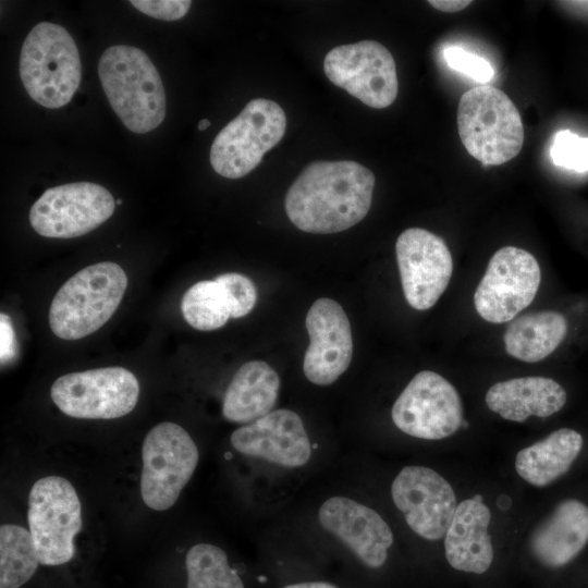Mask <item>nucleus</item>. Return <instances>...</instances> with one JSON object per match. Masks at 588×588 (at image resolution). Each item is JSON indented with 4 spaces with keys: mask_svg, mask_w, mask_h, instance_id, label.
Masks as SVG:
<instances>
[{
    "mask_svg": "<svg viewBox=\"0 0 588 588\" xmlns=\"http://www.w3.org/2000/svg\"><path fill=\"white\" fill-rule=\"evenodd\" d=\"M373 187V173L356 161H315L306 166L290 186L284 207L297 229L308 233H336L366 217Z\"/></svg>",
    "mask_w": 588,
    "mask_h": 588,
    "instance_id": "f257e3e1",
    "label": "nucleus"
},
{
    "mask_svg": "<svg viewBox=\"0 0 588 588\" xmlns=\"http://www.w3.org/2000/svg\"><path fill=\"white\" fill-rule=\"evenodd\" d=\"M98 75L110 106L124 126L137 134L158 127L166 117V93L149 57L139 48H107Z\"/></svg>",
    "mask_w": 588,
    "mask_h": 588,
    "instance_id": "f03ea898",
    "label": "nucleus"
},
{
    "mask_svg": "<svg viewBox=\"0 0 588 588\" xmlns=\"http://www.w3.org/2000/svg\"><path fill=\"white\" fill-rule=\"evenodd\" d=\"M127 287L125 271L111 261L85 267L56 293L49 326L56 336L78 340L101 328L119 307Z\"/></svg>",
    "mask_w": 588,
    "mask_h": 588,
    "instance_id": "7ed1b4c3",
    "label": "nucleus"
},
{
    "mask_svg": "<svg viewBox=\"0 0 588 588\" xmlns=\"http://www.w3.org/2000/svg\"><path fill=\"white\" fill-rule=\"evenodd\" d=\"M20 76L27 94L42 107L69 103L82 78L79 52L69 32L50 22L34 26L22 45Z\"/></svg>",
    "mask_w": 588,
    "mask_h": 588,
    "instance_id": "20e7f679",
    "label": "nucleus"
},
{
    "mask_svg": "<svg viewBox=\"0 0 588 588\" xmlns=\"http://www.w3.org/2000/svg\"><path fill=\"white\" fill-rule=\"evenodd\" d=\"M457 127L467 152L485 166H499L518 155L524 126L518 109L501 89L480 85L458 102Z\"/></svg>",
    "mask_w": 588,
    "mask_h": 588,
    "instance_id": "39448f33",
    "label": "nucleus"
},
{
    "mask_svg": "<svg viewBox=\"0 0 588 588\" xmlns=\"http://www.w3.org/2000/svg\"><path fill=\"white\" fill-rule=\"evenodd\" d=\"M285 130L286 117L277 102L250 100L215 137L210 148L212 169L226 179L245 176L283 138Z\"/></svg>",
    "mask_w": 588,
    "mask_h": 588,
    "instance_id": "423d86ee",
    "label": "nucleus"
},
{
    "mask_svg": "<svg viewBox=\"0 0 588 588\" xmlns=\"http://www.w3.org/2000/svg\"><path fill=\"white\" fill-rule=\"evenodd\" d=\"M27 519L40 564L57 566L73 559L83 519L78 495L68 479H38L28 495Z\"/></svg>",
    "mask_w": 588,
    "mask_h": 588,
    "instance_id": "0eeeda50",
    "label": "nucleus"
},
{
    "mask_svg": "<svg viewBox=\"0 0 588 588\" xmlns=\"http://www.w3.org/2000/svg\"><path fill=\"white\" fill-rule=\"evenodd\" d=\"M140 494L155 511L173 506L198 464V449L177 424L160 422L149 430L142 445Z\"/></svg>",
    "mask_w": 588,
    "mask_h": 588,
    "instance_id": "6e6552de",
    "label": "nucleus"
},
{
    "mask_svg": "<svg viewBox=\"0 0 588 588\" xmlns=\"http://www.w3.org/2000/svg\"><path fill=\"white\" fill-rule=\"evenodd\" d=\"M50 396L65 415L82 419H113L131 413L137 404L139 383L123 367L70 372L51 385Z\"/></svg>",
    "mask_w": 588,
    "mask_h": 588,
    "instance_id": "1a4fd4ad",
    "label": "nucleus"
},
{
    "mask_svg": "<svg viewBox=\"0 0 588 588\" xmlns=\"http://www.w3.org/2000/svg\"><path fill=\"white\" fill-rule=\"evenodd\" d=\"M115 208L111 193L91 182H75L46 189L29 210L32 228L51 238L78 237L97 229Z\"/></svg>",
    "mask_w": 588,
    "mask_h": 588,
    "instance_id": "9d476101",
    "label": "nucleus"
},
{
    "mask_svg": "<svg viewBox=\"0 0 588 588\" xmlns=\"http://www.w3.org/2000/svg\"><path fill=\"white\" fill-rule=\"evenodd\" d=\"M541 281L536 258L523 248L505 246L489 260L474 295L485 320L502 323L514 319L534 301Z\"/></svg>",
    "mask_w": 588,
    "mask_h": 588,
    "instance_id": "9b49d317",
    "label": "nucleus"
},
{
    "mask_svg": "<svg viewBox=\"0 0 588 588\" xmlns=\"http://www.w3.org/2000/svg\"><path fill=\"white\" fill-rule=\"evenodd\" d=\"M391 417L402 432L425 440L448 438L464 420L456 389L430 370L414 376L394 402Z\"/></svg>",
    "mask_w": 588,
    "mask_h": 588,
    "instance_id": "f8f14e48",
    "label": "nucleus"
},
{
    "mask_svg": "<svg viewBox=\"0 0 588 588\" xmlns=\"http://www.w3.org/2000/svg\"><path fill=\"white\" fill-rule=\"evenodd\" d=\"M323 71L335 86L368 107L387 108L397 96L394 58L376 40L334 47L324 58Z\"/></svg>",
    "mask_w": 588,
    "mask_h": 588,
    "instance_id": "ddd939ff",
    "label": "nucleus"
},
{
    "mask_svg": "<svg viewBox=\"0 0 588 588\" xmlns=\"http://www.w3.org/2000/svg\"><path fill=\"white\" fill-rule=\"evenodd\" d=\"M395 253L405 299L417 310L431 308L453 272L445 242L428 230L409 228L397 237Z\"/></svg>",
    "mask_w": 588,
    "mask_h": 588,
    "instance_id": "4468645a",
    "label": "nucleus"
},
{
    "mask_svg": "<svg viewBox=\"0 0 588 588\" xmlns=\"http://www.w3.org/2000/svg\"><path fill=\"white\" fill-rule=\"evenodd\" d=\"M391 495L408 527L430 541L445 535L457 507L448 480L424 466L402 468L391 485Z\"/></svg>",
    "mask_w": 588,
    "mask_h": 588,
    "instance_id": "2eb2a0df",
    "label": "nucleus"
},
{
    "mask_svg": "<svg viewBox=\"0 0 588 588\" xmlns=\"http://www.w3.org/2000/svg\"><path fill=\"white\" fill-rule=\"evenodd\" d=\"M309 345L303 371L317 385H329L346 371L353 357L350 320L342 306L331 298H319L306 315Z\"/></svg>",
    "mask_w": 588,
    "mask_h": 588,
    "instance_id": "dca6fc26",
    "label": "nucleus"
},
{
    "mask_svg": "<svg viewBox=\"0 0 588 588\" xmlns=\"http://www.w3.org/2000/svg\"><path fill=\"white\" fill-rule=\"evenodd\" d=\"M319 525L341 540L366 566L381 567L393 543V532L375 510L346 497L326 500L318 511Z\"/></svg>",
    "mask_w": 588,
    "mask_h": 588,
    "instance_id": "f3484780",
    "label": "nucleus"
},
{
    "mask_svg": "<svg viewBox=\"0 0 588 588\" xmlns=\"http://www.w3.org/2000/svg\"><path fill=\"white\" fill-rule=\"evenodd\" d=\"M230 441L243 455L291 468L307 464L313 452L302 418L284 408L235 429Z\"/></svg>",
    "mask_w": 588,
    "mask_h": 588,
    "instance_id": "a211bd4d",
    "label": "nucleus"
},
{
    "mask_svg": "<svg viewBox=\"0 0 588 588\" xmlns=\"http://www.w3.org/2000/svg\"><path fill=\"white\" fill-rule=\"evenodd\" d=\"M491 512L474 498L457 504L444 535V552L449 564L457 571L482 574L493 561V547L488 527Z\"/></svg>",
    "mask_w": 588,
    "mask_h": 588,
    "instance_id": "6ab92c4d",
    "label": "nucleus"
},
{
    "mask_svg": "<svg viewBox=\"0 0 588 588\" xmlns=\"http://www.w3.org/2000/svg\"><path fill=\"white\" fill-rule=\"evenodd\" d=\"M588 542V506L562 501L532 532L530 550L544 566L556 568L574 560Z\"/></svg>",
    "mask_w": 588,
    "mask_h": 588,
    "instance_id": "aec40b11",
    "label": "nucleus"
},
{
    "mask_svg": "<svg viewBox=\"0 0 588 588\" xmlns=\"http://www.w3.org/2000/svg\"><path fill=\"white\" fill-rule=\"evenodd\" d=\"M566 403V392L553 379L522 377L500 381L490 387L486 404L492 412L511 421L523 422L530 416L549 417Z\"/></svg>",
    "mask_w": 588,
    "mask_h": 588,
    "instance_id": "412c9836",
    "label": "nucleus"
},
{
    "mask_svg": "<svg viewBox=\"0 0 588 588\" xmlns=\"http://www.w3.org/2000/svg\"><path fill=\"white\" fill-rule=\"evenodd\" d=\"M280 389L278 372L266 362L250 360L234 373L223 397V417L250 424L272 412Z\"/></svg>",
    "mask_w": 588,
    "mask_h": 588,
    "instance_id": "4be33fe9",
    "label": "nucleus"
},
{
    "mask_svg": "<svg viewBox=\"0 0 588 588\" xmlns=\"http://www.w3.org/2000/svg\"><path fill=\"white\" fill-rule=\"evenodd\" d=\"M583 444L579 432L568 428L555 430L520 450L515 457V469L528 483L546 487L569 469Z\"/></svg>",
    "mask_w": 588,
    "mask_h": 588,
    "instance_id": "5701e85b",
    "label": "nucleus"
},
{
    "mask_svg": "<svg viewBox=\"0 0 588 588\" xmlns=\"http://www.w3.org/2000/svg\"><path fill=\"white\" fill-rule=\"evenodd\" d=\"M567 321L558 311H537L514 318L507 326L503 340L509 355L537 363L549 356L563 341Z\"/></svg>",
    "mask_w": 588,
    "mask_h": 588,
    "instance_id": "b1692460",
    "label": "nucleus"
},
{
    "mask_svg": "<svg viewBox=\"0 0 588 588\" xmlns=\"http://www.w3.org/2000/svg\"><path fill=\"white\" fill-rule=\"evenodd\" d=\"M38 553L27 529L13 524L0 527V588H20L39 564Z\"/></svg>",
    "mask_w": 588,
    "mask_h": 588,
    "instance_id": "393cba45",
    "label": "nucleus"
},
{
    "mask_svg": "<svg viewBox=\"0 0 588 588\" xmlns=\"http://www.w3.org/2000/svg\"><path fill=\"white\" fill-rule=\"evenodd\" d=\"M186 588H244L226 553L210 543L193 546L186 554Z\"/></svg>",
    "mask_w": 588,
    "mask_h": 588,
    "instance_id": "a878e982",
    "label": "nucleus"
},
{
    "mask_svg": "<svg viewBox=\"0 0 588 588\" xmlns=\"http://www.w3.org/2000/svg\"><path fill=\"white\" fill-rule=\"evenodd\" d=\"M181 310L186 322L200 331L219 329L231 318L226 296L216 280L193 284L182 297Z\"/></svg>",
    "mask_w": 588,
    "mask_h": 588,
    "instance_id": "bb28decb",
    "label": "nucleus"
},
{
    "mask_svg": "<svg viewBox=\"0 0 588 588\" xmlns=\"http://www.w3.org/2000/svg\"><path fill=\"white\" fill-rule=\"evenodd\" d=\"M550 157L558 167L579 173L588 171V137L569 130L559 131L550 147Z\"/></svg>",
    "mask_w": 588,
    "mask_h": 588,
    "instance_id": "cd10ccee",
    "label": "nucleus"
},
{
    "mask_svg": "<svg viewBox=\"0 0 588 588\" xmlns=\"http://www.w3.org/2000/svg\"><path fill=\"white\" fill-rule=\"evenodd\" d=\"M215 280L226 296L231 318H241L252 311L257 302V291L250 279L241 273L229 272Z\"/></svg>",
    "mask_w": 588,
    "mask_h": 588,
    "instance_id": "c85d7f7f",
    "label": "nucleus"
},
{
    "mask_svg": "<svg viewBox=\"0 0 588 588\" xmlns=\"http://www.w3.org/2000/svg\"><path fill=\"white\" fill-rule=\"evenodd\" d=\"M443 57L448 66L463 73L479 83L492 79L494 70L485 58L466 51L458 46H450L443 50Z\"/></svg>",
    "mask_w": 588,
    "mask_h": 588,
    "instance_id": "c756f323",
    "label": "nucleus"
},
{
    "mask_svg": "<svg viewBox=\"0 0 588 588\" xmlns=\"http://www.w3.org/2000/svg\"><path fill=\"white\" fill-rule=\"evenodd\" d=\"M130 2L142 13L162 21L182 19L192 4V1L187 0H132Z\"/></svg>",
    "mask_w": 588,
    "mask_h": 588,
    "instance_id": "7c9ffc66",
    "label": "nucleus"
},
{
    "mask_svg": "<svg viewBox=\"0 0 588 588\" xmlns=\"http://www.w3.org/2000/svg\"><path fill=\"white\" fill-rule=\"evenodd\" d=\"M1 362L9 360L14 354L15 338L12 322L8 315L1 313Z\"/></svg>",
    "mask_w": 588,
    "mask_h": 588,
    "instance_id": "2f4dec72",
    "label": "nucleus"
},
{
    "mask_svg": "<svg viewBox=\"0 0 588 588\" xmlns=\"http://www.w3.org/2000/svg\"><path fill=\"white\" fill-rule=\"evenodd\" d=\"M429 4H431L434 9L448 12V13H455L464 10L467 8L471 1L468 0H430L428 1Z\"/></svg>",
    "mask_w": 588,
    "mask_h": 588,
    "instance_id": "473e14b6",
    "label": "nucleus"
},
{
    "mask_svg": "<svg viewBox=\"0 0 588 588\" xmlns=\"http://www.w3.org/2000/svg\"><path fill=\"white\" fill-rule=\"evenodd\" d=\"M284 588H336V587L326 581H307V583L287 585Z\"/></svg>",
    "mask_w": 588,
    "mask_h": 588,
    "instance_id": "72a5a7b5",
    "label": "nucleus"
},
{
    "mask_svg": "<svg viewBox=\"0 0 588 588\" xmlns=\"http://www.w3.org/2000/svg\"><path fill=\"white\" fill-rule=\"evenodd\" d=\"M209 125H210V121L207 120V119H203V120H200L199 123H198V130H199V131H204V130H206Z\"/></svg>",
    "mask_w": 588,
    "mask_h": 588,
    "instance_id": "f704fd0d",
    "label": "nucleus"
},
{
    "mask_svg": "<svg viewBox=\"0 0 588 588\" xmlns=\"http://www.w3.org/2000/svg\"><path fill=\"white\" fill-rule=\"evenodd\" d=\"M474 499H475V500H478V501H482V497H481L480 494H476V495L474 497Z\"/></svg>",
    "mask_w": 588,
    "mask_h": 588,
    "instance_id": "c9c22d12",
    "label": "nucleus"
},
{
    "mask_svg": "<svg viewBox=\"0 0 588 588\" xmlns=\"http://www.w3.org/2000/svg\"><path fill=\"white\" fill-rule=\"evenodd\" d=\"M467 426H468L467 421H466V420H463L462 427H463V428H467Z\"/></svg>",
    "mask_w": 588,
    "mask_h": 588,
    "instance_id": "e433bc0d",
    "label": "nucleus"
},
{
    "mask_svg": "<svg viewBox=\"0 0 588 588\" xmlns=\"http://www.w3.org/2000/svg\"><path fill=\"white\" fill-rule=\"evenodd\" d=\"M117 204H118V205L122 204V200H121V199H118V200H117Z\"/></svg>",
    "mask_w": 588,
    "mask_h": 588,
    "instance_id": "4c0bfd02",
    "label": "nucleus"
}]
</instances>
